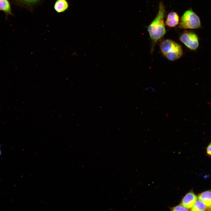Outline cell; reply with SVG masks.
Returning <instances> with one entry per match:
<instances>
[{"mask_svg":"<svg viewBox=\"0 0 211 211\" xmlns=\"http://www.w3.org/2000/svg\"><path fill=\"white\" fill-rule=\"evenodd\" d=\"M200 19L191 9L186 11L181 16L179 27L181 28L194 29L201 27Z\"/></svg>","mask_w":211,"mask_h":211,"instance_id":"3","label":"cell"},{"mask_svg":"<svg viewBox=\"0 0 211 211\" xmlns=\"http://www.w3.org/2000/svg\"><path fill=\"white\" fill-rule=\"evenodd\" d=\"M198 199L203 202L210 210L211 207V190L203 192L198 196Z\"/></svg>","mask_w":211,"mask_h":211,"instance_id":"7","label":"cell"},{"mask_svg":"<svg viewBox=\"0 0 211 211\" xmlns=\"http://www.w3.org/2000/svg\"><path fill=\"white\" fill-rule=\"evenodd\" d=\"M180 40L186 47L191 50H195L199 46L198 36L193 32L185 31L180 36Z\"/></svg>","mask_w":211,"mask_h":211,"instance_id":"4","label":"cell"},{"mask_svg":"<svg viewBox=\"0 0 211 211\" xmlns=\"http://www.w3.org/2000/svg\"><path fill=\"white\" fill-rule=\"evenodd\" d=\"M179 21V17L178 14L175 12H171L167 16L165 25L170 27H174L178 24Z\"/></svg>","mask_w":211,"mask_h":211,"instance_id":"6","label":"cell"},{"mask_svg":"<svg viewBox=\"0 0 211 211\" xmlns=\"http://www.w3.org/2000/svg\"><path fill=\"white\" fill-rule=\"evenodd\" d=\"M160 49L163 55L168 60L174 61L183 55L181 46L177 42L170 39L162 41L160 44Z\"/></svg>","mask_w":211,"mask_h":211,"instance_id":"2","label":"cell"},{"mask_svg":"<svg viewBox=\"0 0 211 211\" xmlns=\"http://www.w3.org/2000/svg\"><path fill=\"white\" fill-rule=\"evenodd\" d=\"M1 146L0 145V156L1 155Z\"/></svg>","mask_w":211,"mask_h":211,"instance_id":"14","label":"cell"},{"mask_svg":"<svg viewBox=\"0 0 211 211\" xmlns=\"http://www.w3.org/2000/svg\"><path fill=\"white\" fill-rule=\"evenodd\" d=\"M172 211H187L188 210V208H186L183 206L181 204L171 208Z\"/></svg>","mask_w":211,"mask_h":211,"instance_id":"11","label":"cell"},{"mask_svg":"<svg viewBox=\"0 0 211 211\" xmlns=\"http://www.w3.org/2000/svg\"><path fill=\"white\" fill-rule=\"evenodd\" d=\"M197 199L196 195L193 192L187 193L182 199L181 204L184 207L190 208L193 205Z\"/></svg>","mask_w":211,"mask_h":211,"instance_id":"5","label":"cell"},{"mask_svg":"<svg viewBox=\"0 0 211 211\" xmlns=\"http://www.w3.org/2000/svg\"><path fill=\"white\" fill-rule=\"evenodd\" d=\"M207 153L211 155V143L209 144L207 148Z\"/></svg>","mask_w":211,"mask_h":211,"instance_id":"13","label":"cell"},{"mask_svg":"<svg viewBox=\"0 0 211 211\" xmlns=\"http://www.w3.org/2000/svg\"><path fill=\"white\" fill-rule=\"evenodd\" d=\"M209 210V208L202 201L199 200L195 202L191 207V210L195 211Z\"/></svg>","mask_w":211,"mask_h":211,"instance_id":"10","label":"cell"},{"mask_svg":"<svg viewBox=\"0 0 211 211\" xmlns=\"http://www.w3.org/2000/svg\"><path fill=\"white\" fill-rule=\"evenodd\" d=\"M165 10L162 2H160L158 13L148 28V31L152 42V50L154 45L162 38L166 33L164 18Z\"/></svg>","mask_w":211,"mask_h":211,"instance_id":"1","label":"cell"},{"mask_svg":"<svg viewBox=\"0 0 211 211\" xmlns=\"http://www.w3.org/2000/svg\"><path fill=\"white\" fill-rule=\"evenodd\" d=\"M210 210H211V208H210Z\"/></svg>","mask_w":211,"mask_h":211,"instance_id":"15","label":"cell"},{"mask_svg":"<svg viewBox=\"0 0 211 211\" xmlns=\"http://www.w3.org/2000/svg\"><path fill=\"white\" fill-rule=\"evenodd\" d=\"M68 6V2L66 0H57L55 4L54 8L57 12L60 13L65 11Z\"/></svg>","mask_w":211,"mask_h":211,"instance_id":"8","label":"cell"},{"mask_svg":"<svg viewBox=\"0 0 211 211\" xmlns=\"http://www.w3.org/2000/svg\"><path fill=\"white\" fill-rule=\"evenodd\" d=\"M0 10L7 14L11 15V7L8 0H0Z\"/></svg>","mask_w":211,"mask_h":211,"instance_id":"9","label":"cell"},{"mask_svg":"<svg viewBox=\"0 0 211 211\" xmlns=\"http://www.w3.org/2000/svg\"><path fill=\"white\" fill-rule=\"evenodd\" d=\"M17 1L23 4H29L35 3L40 0H16Z\"/></svg>","mask_w":211,"mask_h":211,"instance_id":"12","label":"cell"}]
</instances>
